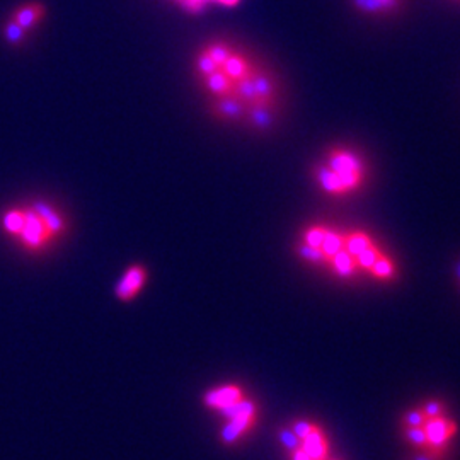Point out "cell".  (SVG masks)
<instances>
[{
    "mask_svg": "<svg viewBox=\"0 0 460 460\" xmlns=\"http://www.w3.org/2000/svg\"><path fill=\"white\" fill-rule=\"evenodd\" d=\"M190 77L203 110L227 127L271 132L288 110L279 68L251 43L229 34L198 43L190 57Z\"/></svg>",
    "mask_w": 460,
    "mask_h": 460,
    "instance_id": "6da1fadb",
    "label": "cell"
},
{
    "mask_svg": "<svg viewBox=\"0 0 460 460\" xmlns=\"http://www.w3.org/2000/svg\"><path fill=\"white\" fill-rule=\"evenodd\" d=\"M2 229L22 249L38 254L62 239L66 217L47 199H31L7 208L2 215Z\"/></svg>",
    "mask_w": 460,
    "mask_h": 460,
    "instance_id": "7a4b0ae2",
    "label": "cell"
},
{
    "mask_svg": "<svg viewBox=\"0 0 460 460\" xmlns=\"http://www.w3.org/2000/svg\"><path fill=\"white\" fill-rule=\"evenodd\" d=\"M314 180L331 197H345L365 184L367 161L357 148L332 146L324 159L314 165Z\"/></svg>",
    "mask_w": 460,
    "mask_h": 460,
    "instance_id": "3957f363",
    "label": "cell"
},
{
    "mask_svg": "<svg viewBox=\"0 0 460 460\" xmlns=\"http://www.w3.org/2000/svg\"><path fill=\"white\" fill-rule=\"evenodd\" d=\"M49 5L43 0H21L0 22V40L13 49L28 47L49 21Z\"/></svg>",
    "mask_w": 460,
    "mask_h": 460,
    "instance_id": "277c9868",
    "label": "cell"
},
{
    "mask_svg": "<svg viewBox=\"0 0 460 460\" xmlns=\"http://www.w3.org/2000/svg\"><path fill=\"white\" fill-rule=\"evenodd\" d=\"M218 412L227 420V425L220 431V438L226 445L237 444L256 423V406L246 397Z\"/></svg>",
    "mask_w": 460,
    "mask_h": 460,
    "instance_id": "5b68a950",
    "label": "cell"
},
{
    "mask_svg": "<svg viewBox=\"0 0 460 460\" xmlns=\"http://www.w3.org/2000/svg\"><path fill=\"white\" fill-rule=\"evenodd\" d=\"M147 279L148 271L146 266L132 264L116 283V298L119 302H132L133 298L140 296V292L146 288Z\"/></svg>",
    "mask_w": 460,
    "mask_h": 460,
    "instance_id": "8992f818",
    "label": "cell"
},
{
    "mask_svg": "<svg viewBox=\"0 0 460 460\" xmlns=\"http://www.w3.org/2000/svg\"><path fill=\"white\" fill-rule=\"evenodd\" d=\"M349 7L363 17L387 19L402 11L406 0H348Z\"/></svg>",
    "mask_w": 460,
    "mask_h": 460,
    "instance_id": "52a82bcc",
    "label": "cell"
},
{
    "mask_svg": "<svg viewBox=\"0 0 460 460\" xmlns=\"http://www.w3.org/2000/svg\"><path fill=\"white\" fill-rule=\"evenodd\" d=\"M423 428L427 431V450H429V454L433 456L437 454V450H442L447 442L457 433V425L450 420H445L442 416L429 418Z\"/></svg>",
    "mask_w": 460,
    "mask_h": 460,
    "instance_id": "ba28073f",
    "label": "cell"
},
{
    "mask_svg": "<svg viewBox=\"0 0 460 460\" xmlns=\"http://www.w3.org/2000/svg\"><path fill=\"white\" fill-rule=\"evenodd\" d=\"M241 399H244L243 389L235 384H227V385L208 391L203 397V402L207 408H210L214 411H222L224 408H227Z\"/></svg>",
    "mask_w": 460,
    "mask_h": 460,
    "instance_id": "9c48e42d",
    "label": "cell"
},
{
    "mask_svg": "<svg viewBox=\"0 0 460 460\" xmlns=\"http://www.w3.org/2000/svg\"><path fill=\"white\" fill-rule=\"evenodd\" d=\"M300 448L307 454V457L311 460L328 459L329 444L321 428H317L307 438H304L300 442Z\"/></svg>",
    "mask_w": 460,
    "mask_h": 460,
    "instance_id": "30bf717a",
    "label": "cell"
},
{
    "mask_svg": "<svg viewBox=\"0 0 460 460\" xmlns=\"http://www.w3.org/2000/svg\"><path fill=\"white\" fill-rule=\"evenodd\" d=\"M329 263L332 266L334 273L340 275V277H343V279H349V277L355 273L357 266H358L357 260L346 251L345 247H343L338 254H334V256L329 260Z\"/></svg>",
    "mask_w": 460,
    "mask_h": 460,
    "instance_id": "8fae6325",
    "label": "cell"
},
{
    "mask_svg": "<svg viewBox=\"0 0 460 460\" xmlns=\"http://www.w3.org/2000/svg\"><path fill=\"white\" fill-rule=\"evenodd\" d=\"M376 246L372 237L363 234V232H353V234H345V249L353 256L357 258L358 254H362L365 249Z\"/></svg>",
    "mask_w": 460,
    "mask_h": 460,
    "instance_id": "7c38bea8",
    "label": "cell"
},
{
    "mask_svg": "<svg viewBox=\"0 0 460 460\" xmlns=\"http://www.w3.org/2000/svg\"><path fill=\"white\" fill-rule=\"evenodd\" d=\"M345 247V234H340V232H336V230H329L326 232V237H324V241H323V244H321V251L324 252V256L329 260L334 256V254H338L341 249Z\"/></svg>",
    "mask_w": 460,
    "mask_h": 460,
    "instance_id": "4fadbf2b",
    "label": "cell"
},
{
    "mask_svg": "<svg viewBox=\"0 0 460 460\" xmlns=\"http://www.w3.org/2000/svg\"><path fill=\"white\" fill-rule=\"evenodd\" d=\"M370 273L378 279H393L395 277L394 263H393L391 258H387V256L382 254V256L378 258L377 263L372 266Z\"/></svg>",
    "mask_w": 460,
    "mask_h": 460,
    "instance_id": "5bb4252c",
    "label": "cell"
},
{
    "mask_svg": "<svg viewBox=\"0 0 460 460\" xmlns=\"http://www.w3.org/2000/svg\"><path fill=\"white\" fill-rule=\"evenodd\" d=\"M296 252H298V256H300L302 260H305V261H309V263H328V258L324 256V252L321 251V247L309 246V244L302 243V244H298V247H296Z\"/></svg>",
    "mask_w": 460,
    "mask_h": 460,
    "instance_id": "9a60e30c",
    "label": "cell"
},
{
    "mask_svg": "<svg viewBox=\"0 0 460 460\" xmlns=\"http://www.w3.org/2000/svg\"><path fill=\"white\" fill-rule=\"evenodd\" d=\"M382 256V252H380V249H377L376 246L368 247V249H365L362 254H358L355 260H357V264L363 268V270H372V266L377 263L378 258Z\"/></svg>",
    "mask_w": 460,
    "mask_h": 460,
    "instance_id": "2e32d148",
    "label": "cell"
},
{
    "mask_svg": "<svg viewBox=\"0 0 460 460\" xmlns=\"http://www.w3.org/2000/svg\"><path fill=\"white\" fill-rule=\"evenodd\" d=\"M326 227H321V226H314L311 229L305 230L304 234V243L309 244V246L321 247L324 237H326Z\"/></svg>",
    "mask_w": 460,
    "mask_h": 460,
    "instance_id": "e0dca14e",
    "label": "cell"
},
{
    "mask_svg": "<svg viewBox=\"0 0 460 460\" xmlns=\"http://www.w3.org/2000/svg\"><path fill=\"white\" fill-rule=\"evenodd\" d=\"M406 437H408V440H410L412 445H416V447H420V448H428L427 431H425V428H408V429H406Z\"/></svg>",
    "mask_w": 460,
    "mask_h": 460,
    "instance_id": "ac0fdd59",
    "label": "cell"
},
{
    "mask_svg": "<svg viewBox=\"0 0 460 460\" xmlns=\"http://www.w3.org/2000/svg\"><path fill=\"white\" fill-rule=\"evenodd\" d=\"M279 437L281 445H283L285 448H288L290 452H294L296 448L300 447V440L296 438V433H294L292 429H281V431H279Z\"/></svg>",
    "mask_w": 460,
    "mask_h": 460,
    "instance_id": "d6986e66",
    "label": "cell"
},
{
    "mask_svg": "<svg viewBox=\"0 0 460 460\" xmlns=\"http://www.w3.org/2000/svg\"><path fill=\"white\" fill-rule=\"evenodd\" d=\"M317 428H319L317 425H313V423H309V421H296L294 427H292V431L296 433V438L302 442L304 438H307Z\"/></svg>",
    "mask_w": 460,
    "mask_h": 460,
    "instance_id": "ffe728a7",
    "label": "cell"
},
{
    "mask_svg": "<svg viewBox=\"0 0 460 460\" xmlns=\"http://www.w3.org/2000/svg\"><path fill=\"white\" fill-rule=\"evenodd\" d=\"M404 423L408 428H418L425 427L427 423V416L421 410H416V411L408 412L406 418H404Z\"/></svg>",
    "mask_w": 460,
    "mask_h": 460,
    "instance_id": "44dd1931",
    "label": "cell"
},
{
    "mask_svg": "<svg viewBox=\"0 0 460 460\" xmlns=\"http://www.w3.org/2000/svg\"><path fill=\"white\" fill-rule=\"evenodd\" d=\"M442 410H444V404H440V402H437V401H431V402L425 404V408H423L421 411L425 412L427 420H429V418H438V416H442Z\"/></svg>",
    "mask_w": 460,
    "mask_h": 460,
    "instance_id": "7402d4cb",
    "label": "cell"
},
{
    "mask_svg": "<svg viewBox=\"0 0 460 460\" xmlns=\"http://www.w3.org/2000/svg\"><path fill=\"white\" fill-rule=\"evenodd\" d=\"M457 275H459V279H460V263L457 264Z\"/></svg>",
    "mask_w": 460,
    "mask_h": 460,
    "instance_id": "603a6c76",
    "label": "cell"
},
{
    "mask_svg": "<svg viewBox=\"0 0 460 460\" xmlns=\"http://www.w3.org/2000/svg\"><path fill=\"white\" fill-rule=\"evenodd\" d=\"M457 2H460V0H457Z\"/></svg>",
    "mask_w": 460,
    "mask_h": 460,
    "instance_id": "cb8c5ba5",
    "label": "cell"
}]
</instances>
